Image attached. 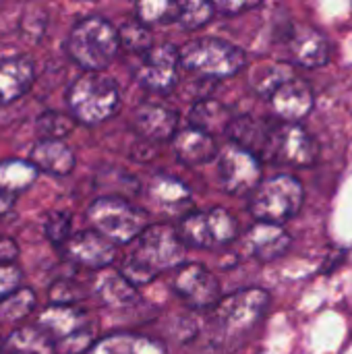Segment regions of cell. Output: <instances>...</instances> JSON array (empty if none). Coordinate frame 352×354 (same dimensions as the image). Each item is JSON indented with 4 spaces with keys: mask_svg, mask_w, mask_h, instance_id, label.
<instances>
[{
    "mask_svg": "<svg viewBox=\"0 0 352 354\" xmlns=\"http://www.w3.org/2000/svg\"><path fill=\"white\" fill-rule=\"evenodd\" d=\"M261 6L259 2H234V0H222V2H214V8L216 12H222L226 17H234L239 12H245V10H253Z\"/></svg>",
    "mask_w": 352,
    "mask_h": 354,
    "instance_id": "f35d334b",
    "label": "cell"
},
{
    "mask_svg": "<svg viewBox=\"0 0 352 354\" xmlns=\"http://www.w3.org/2000/svg\"><path fill=\"white\" fill-rule=\"evenodd\" d=\"M50 301H52V305H71V307H75V303L79 301V288L73 282L60 280L50 288Z\"/></svg>",
    "mask_w": 352,
    "mask_h": 354,
    "instance_id": "d590c367",
    "label": "cell"
},
{
    "mask_svg": "<svg viewBox=\"0 0 352 354\" xmlns=\"http://www.w3.org/2000/svg\"><path fill=\"white\" fill-rule=\"evenodd\" d=\"M172 290L193 309H207L220 301V282L201 263L178 266L172 278Z\"/></svg>",
    "mask_w": 352,
    "mask_h": 354,
    "instance_id": "4fadbf2b",
    "label": "cell"
},
{
    "mask_svg": "<svg viewBox=\"0 0 352 354\" xmlns=\"http://www.w3.org/2000/svg\"><path fill=\"white\" fill-rule=\"evenodd\" d=\"M66 259L87 270H104L116 261L118 249L93 230H79L62 245Z\"/></svg>",
    "mask_w": 352,
    "mask_h": 354,
    "instance_id": "5bb4252c",
    "label": "cell"
},
{
    "mask_svg": "<svg viewBox=\"0 0 352 354\" xmlns=\"http://www.w3.org/2000/svg\"><path fill=\"white\" fill-rule=\"evenodd\" d=\"M37 328L52 342L54 354H85L91 346V332L85 328V313L77 307H48L37 317Z\"/></svg>",
    "mask_w": 352,
    "mask_h": 354,
    "instance_id": "ba28073f",
    "label": "cell"
},
{
    "mask_svg": "<svg viewBox=\"0 0 352 354\" xmlns=\"http://www.w3.org/2000/svg\"><path fill=\"white\" fill-rule=\"evenodd\" d=\"M218 176L226 193L247 195L253 193L261 180V162L230 143L218 153Z\"/></svg>",
    "mask_w": 352,
    "mask_h": 354,
    "instance_id": "7c38bea8",
    "label": "cell"
},
{
    "mask_svg": "<svg viewBox=\"0 0 352 354\" xmlns=\"http://www.w3.org/2000/svg\"><path fill=\"white\" fill-rule=\"evenodd\" d=\"M2 351L4 354H54L52 342L37 326L15 330L4 340Z\"/></svg>",
    "mask_w": 352,
    "mask_h": 354,
    "instance_id": "4316f807",
    "label": "cell"
},
{
    "mask_svg": "<svg viewBox=\"0 0 352 354\" xmlns=\"http://www.w3.org/2000/svg\"><path fill=\"white\" fill-rule=\"evenodd\" d=\"M268 100L276 116L282 118V122H295V124H299V120H303L313 110L315 104L311 85L297 75L284 81Z\"/></svg>",
    "mask_w": 352,
    "mask_h": 354,
    "instance_id": "9a60e30c",
    "label": "cell"
},
{
    "mask_svg": "<svg viewBox=\"0 0 352 354\" xmlns=\"http://www.w3.org/2000/svg\"><path fill=\"white\" fill-rule=\"evenodd\" d=\"M35 309V292L27 286H19L0 301V322L15 324L25 319Z\"/></svg>",
    "mask_w": 352,
    "mask_h": 354,
    "instance_id": "f1b7e54d",
    "label": "cell"
},
{
    "mask_svg": "<svg viewBox=\"0 0 352 354\" xmlns=\"http://www.w3.org/2000/svg\"><path fill=\"white\" fill-rule=\"evenodd\" d=\"M293 77H295V73L286 64H263L251 75V85L259 95L270 97L284 81H288Z\"/></svg>",
    "mask_w": 352,
    "mask_h": 354,
    "instance_id": "f546056e",
    "label": "cell"
},
{
    "mask_svg": "<svg viewBox=\"0 0 352 354\" xmlns=\"http://www.w3.org/2000/svg\"><path fill=\"white\" fill-rule=\"evenodd\" d=\"M216 15L214 2H205V0H187V2H178V15L176 21L185 27V29H199L203 25H207Z\"/></svg>",
    "mask_w": 352,
    "mask_h": 354,
    "instance_id": "1f68e13d",
    "label": "cell"
},
{
    "mask_svg": "<svg viewBox=\"0 0 352 354\" xmlns=\"http://www.w3.org/2000/svg\"><path fill=\"white\" fill-rule=\"evenodd\" d=\"M66 104L75 122L100 124L112 118L120 108V89L114 77L104 71H85L68 91Z\"/></svg>",
    "mask_w": 352,
    "mask_h": 354,
    "instance_id": "7a4b0ae2",
    "label": "cell"
},
{
    "mask_svg": "<svg viewBox=\"0 0 352 354\" xmlns=\"http://www.w3.org/2000/svg\"><path fill=\"white\" fill-rule=\"evenodd\" d=\"M118 48L116 27L100 15L81 19L64 39L66 54L85 71H104L116 58Z\"/></svg>",
    "mask_w": 352,
    "mask_h": 354,
    "instance_id": "3957f363",
    "label": "cell"
},
{
    "mask_svg": "<svg viewBox=\"0 0 352 354\" xmlns=\"http://www.w3.org/2000/svg\"><path fill=\"white\" fill-rule=\"evenodd\" d=\"M268 307L270 295L263 288H243L214 305L212 324L222 338H241L263 319Z\"/></svg>",
    "mask_w": 352,
    "mask_h": 354,
    "instance_id": "52a82bcc",
    "label": "cell"
},
{
    "mask_svg": "<svg viewBox=\"0 0 352 354\" xmlns=\"http://www.w3.org/2000/svg\"><path fill=\"white\" fill-rule=\"evenodd\" d=\"M85 354H166V348L162 342L141 334L114 332L95 340Z\"/></svg>",
    "mask_w": 352,
    "mask_h": 354,
    "instance_id": "cb8c5ba5",
    "label": "cell"
},
{
    "mask_svg": "<svg viewBox=\"0 0 352 354\" xmlns=\"http://www.w3.org/2000/svg\"><path fill=\"white\" fill-rule=\"evenodd\" d=\"M37 178L33 164L23 160H4L0 162V212H8L17 197L27 191Z\"/></svg>",
    "mask_w": 352,
    "mask_h": 354,
    "instance_id": "7402d4cb",
    "label": "cell"
},
{
    "mask_svg": "<svg viewBox=\"0 0 352 354\" xmlns=\"http://www.w3.org/2000/svg\"><path fill=\"white\" fill-rule=\"evenodd\" d=\"M303 201V185L295 176L278 174L257 185L249 199V212L257 222L282 226L301 212Z\"/></svg>",
    "mask_w": 352,
    "mask_h": 354,
    "instance_id": "8992f818",
    "label": "cell"
},
{
    "mask_svg": "<svg viewBox=\"0 0 352 354\" xmlns=\"http://www.w3.org/2000/svg\"><path fill=\"white\" fill-rule=\"evenodd\" d=\"M288 52L293 60L305 68H322L330 62V39L313 27H297L288 35Z\"/></svg>",
    "mask_w": 352,
    "mask_h": 354,
    "instance_id": "2e32d148",
    "label": "cell"
},
{
    "mask_svg": "<svg viewBox=\"0 0 352 354\" xmlns=\"http://www.w3.org/2000/svg\"><path fill=\"white\" fill-rule=\"evenodd\" d=\"M71 214L66 212H52L48 218H46V224H44V232H46V239L56 245V247H62L68 236H71Z\"/></svg>",
    "mask_w": 352,
    "mask_h": 354,
    "instance_id": "e575fe53",
    "label": "cell"
},
{
    "mask_svg": "<svg viewBox=\"0 0 352 354\" xmlns=\"http://www.w3.org/2000/svg\"><path fill=\"white\" fill-rule=\"evenodd\" d=\"M290 234L276 224H263L257 222L251 226L245 234V249L251 257H255L261 263H270L286 255L290 249Z\"/></svg>",
    "mask_w": 352,
    "mask_h": 354,
    "instance_id": "ac0fdd59",
    "label": "cell"
},
{
    "mask_svg": "<svg viewBox=\"0 0 352 354\" xmlns=\"http://www.w3.org/2000/svg\"><path fill=\"white\" fill-rule=\"evenodd\" d=\"M272 133H274V124L268 120L255 118V116H234L226 131L232 145L249 151L257 160H259V156L268 158Z\"/></svg>",
    "mask_w": 352,
    "mask_h": 354,
    "instance_id": "e0dca14e",
    "label": "cell"
},
{
    "mask_svg": "<svg viewBox=\"0 0 352 354\" xmlns=\"http://www.w3.org/2000/svg\"><path fill=\"white\" fill-rule=\"evenodd\" d=\"M29 164L35 166V170L54 174V176H66L73 172L75 168V151L71 145H66L64 141H48V139H39L31 151H29Z\"/></svg>",
    "mask_w": 352,
    "mask_h": 354,
    "instance_id": "44dd1931",
    "label": "cell"
},
{
    "mask_svg": "<svg viewBox=\"0 0 352 354\" xmlns=\"http://www.w3.org/2000/svg\"><path fill=\"white\" fill-rule=\"evenodd\" d=\"M239 236V224L234 216L224 207H212L205 212H193L180 222L178 239L183 245L199 249H220L230 245Z\"/></svg>",
    "mask_w": 352,
    "mask_h": 354,
    "instance_id": "9c48e42d",
    "label": "cell"
},
{
    "mask_svg": "<svg viewBox=\"0 0 352 354\" xmlns=\"http://www.w3.org/2000/svg\"><path fill=\"white\" fill-rule=\"evenodd\" d=\"M19 282H21V272L19 268H0V301L4 297H8L12 290L19 288Z\"/></svg>",
    "mask_w": 352,
    "mask_h": 354,
    "instance_id": "8d00e7d4",
    "label": "cell"
},
{
    "mask_svg": "<svg viewBox=\"0 0 352 354\" xmlns=\"http://www.w3.org/2000/svg\"><path fill=\"white\" fill-rule=\"evenodd\" d=\"M87 220L93 232L112 245H129L149 226V214L145 209L116 195L95 199L87 207Z\"/></svg>",
    "mask_w": 352,
    "mask_h": 354,
    "instance_id": "5b68a950",
    "label": "cell"
},
{
    "mask_svg": "<svg viewBox=\"0 0 352 354\" xmlns=\"http://www.w3.org/2000/svg\"><path fill=\"white\" fill-rule=\"evenodd\" d=\"M116 31H118V46L124 48L127 52L145 54L154 46V37H151L149 29L143 23H139L137 19L122 23Z\"/></svg>",
    "mask_w": 352,
    "mask_h": 354,
    "instance_id": "4dcf8cb0",
    "label": "cell"
},
{
    "mask_svg": "<svg viewBox=\"0 0 352 354\" xmlns=\"http://www.w3.org/2000/svg\"><path fill=\"white\" fill-rule=\"evenodd\" d=\"M178 48L172 44H158L141 54V60L135 66V79L149 91L168 93L178 83Z\"/></svg>",
    "mask_w": 352,
    "mask_h": 354,
    "instance_id": "8fae6325",
    "label": "cell"
},
{
    "mask_svg": "<svg viewBox=\"0 0 352 354\" xmlns=\"http://www.w3.org/2000/svg\"><path fill=\"white\" fill-rule=\"evenodd\" d=\"M73 129H75L73 116L62 112H44L35 122V131L39 139H48V141H62L66 135H71Z\"/></svg>",
    "mask_w": 352,
    "mask_h": 354,
    "instance_id": "d6a6232c",
    "label": "cell"
},
{
    "mask_svg": "<svg viewBox=\"0 0 352 354\" xmlns=\"http://www.w3.org/2000/svg\"><path fill=\"white\" fill-rule=\"evenodd\" d=\"M149 195L164 209H174V207L187 205L191 201L189 187L185 183H180L178 178H170V176L154 178L151 187H149Z\"/></svg>",
    "mask_w": 352,
    "mask_h": 354,
    "instance_id": "83f0119b",
    "label": "cell"
},
{
    "mask_svg": "<svg viewBox=\"0 0 352 354\" xmlns=\"http://www.w3.org/2000/svg\"><path fill=\"white\" fill-rule=\"evenodd\" d=\"M137 21L147 25H160L168 21H176L178 15V2H139L135 6Z\"/></svg>",
    "mask_w": 352,
    "mask_h": 354,
    "instance_id": "836d02e7",
    "label": "cell"
},
{
    "mask_svg": "<svg viewBox=\"0 0 352 354\" xmlns=\"http://www.w3.org/2000/svg\"><path fill=\"white\" fill-rule=\"evenodd\" d=\"M133 124L149 141H168L178 131V114L156 102H143L133 114Z\"/></svg>",
    "mask_w": 352,
    "mask_h": 354,
    "instance_id": "d6986e66",
    "label": "cell"
},
{
    "mask_svg": "<svg viewBox=\"0 0 352 354\" xmlns=\"http://www.w3.org/2000/svg\"><path fill=\"white\" fill-rule=\"evenodd\" d=\"M35 81V64L29 56L0 60V108L21 100Z\"/></svg>",
    "mask_w": 352,
    "mask_h": 354,
    "instance_id": "ffe728a7",
    "label": "cell"
},
{
    "mask_svg": "<svg viewBox=\"0 0 352 354\" xmlns=\"http://www.w3.org/2000/svg\"><path fill=\"white\" fill-rule=\"evenodd\" d=\"M0 351H2V342H0Z\"/></svg>",
    "mask_w": 352,
    "mask_h": 354,
    "instance_id": "ab89813d",
    "label": "cell"
},
{
    "mask_svg": "<svg viewBox=\"0 0 352 354\" xmlns=\"http://www.w3.org/2000/svg\"><path fill=\"white\" fill-rule=\"evenodd\" d=\"M232 118L234 114L218 100H199L189 112L191 127L207 133L210 137H214L216 133H226Z\"/></svg>",
    "mask_w": 352,
    "mask_h": 354,
    "instance_id": "484cf974",
    "label": "cell"
},
{
    "mask_svg": "<svg viewBox=\"0 0 352 354\" xmlns=\"http://www.w3.org/2000/svg\"><path fill=\"white\" fill-rule=\"evenodd\" d=\"M172 147H174L176 158L185 166H201V164L212 162L218 156V145L214 137L193 127L185 131H176V135L172 137Z\"/></svg>",
    "mask_w": 352,
    "mask_h": 354,
    "instance_id": "603a6c76",
    "label": "cell"
},
{
    "mask_svg": "<svg viewBox=\"0 0 352 354\" xmlns=\"http://www.w3.org/2000/svg\"><path fill=\"white\" fill-rule=\"evenodd\" d=\"M185 245L168 224H149L135 241L120 266V276L131 286H145L162 272L183 266Z\"/></svg>",
    "mask_w": 352,
    "mask_h": 354,
    "instance_id": "6da1fadb",
    "label": "cell"
},
{
    "mask_svg": "<svg viewBox=\"0 0 352 354\" xmlns=\"http://www.w3.org/2000/svg\"><path fill=\"white\" fill-rule=\"evenodd\" d=\"M178 62L205 79H226L247 66V54L222 37H195L178 48Z\"/></svg>",
    "mask_w": 352,
    "mask_h": 354,
    "instance_id": "277c9868",
    "label": "cell"
},
{
    "mask_svg": "<svg viewBox=\"0 0 352 354\" xmlns=\"http://www.w3.org/2000/svg\"><path fill=\"white\" fill-rule=\"evenodd\" d=\"M98 301L110 309H124L139 301L137 288L131 286L118 272H104L93 286Z\"/></svg>",
    "mask_w": 352,
    "mask_h": 354,
    "instance_id": "d4e9b609",
    "label": "cell"
},
{
    "mask_svg": "<svg viewBox=\"0 0 352 354\" xmlns=\"http://www.w3.org/2000/svg\"><path fill=\"white\" fill-rule=\"evenodd\" d=\"M317 158H319V145L313 139V135H309V131H305L301 124L295 122L274 124L268 160L295 168H307L313 166Z\"/></svg>",
    "mask_w": 352,
    "mask_h": 354,
    "instance_id": "30bf717a",
    "label": "cell"
},
{
    "mask_svg": "<svg viewBox=\"0 0 352 354\" xmlns=\"http://www.w3.org/2000/svg\"><path fill=\"white\" fill-rule=\"evenodd\" d=\"M19 259V247L10 236H0V268H12Z\"/></svg>",
    "mask_w": 352,
    "mask_h": 354,
    "instance_id": "74e56055",
    "label": "cell"
}]
</instances>
